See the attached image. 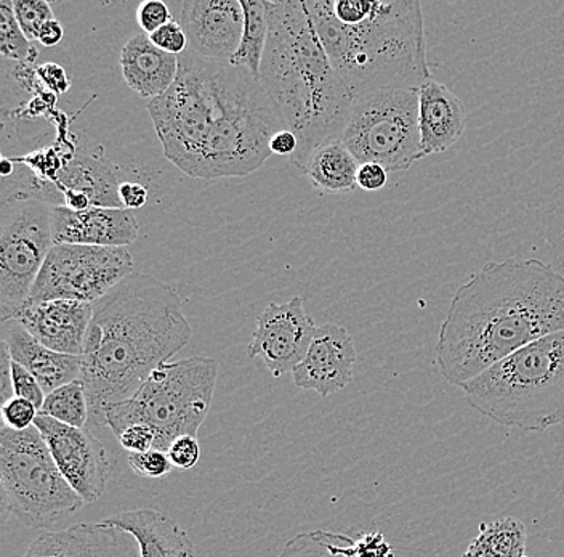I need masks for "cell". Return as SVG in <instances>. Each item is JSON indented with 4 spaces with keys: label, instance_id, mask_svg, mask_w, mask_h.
I'll list each match as a JSON object with an SVG mask.
<instances>
[{
    "label": "cell",
    "instance_id": "obj_1",
    "mask_svg": "<svg viewBox=\"0 0 564 557\" xmlns=\"http://www.w3.org/2000/svg\"><path fill=\"white\" fill-rule=\"evenodd\" d=\"M178 62L172 89L148 104L165 160L200 180L259 171L284 129L259 77L189 52Z\"/></svg>",
    "mask_w": 564,
    "mask_h": 557
},
{
    "label": "cell",
    "instance_id": "obj_2",
    "mask_svg": "<svg viewBox=\"0 0 564 557\" xmlns=\"http://www.w3.org/2000/svg\"><path fill=\"white\" fill-rule=\"evenodd\" d=\"M564 331V275L541 259L491 260L451 299L436 342L441 376L462 387L531 342Z\"/></svg>",
    "mask_w": 564,
    "mask_h": 557
},
{
    "label": "cell",
    "instance_id": "obj_3",
    "mask_svg": "<svg viewBox=\"0 0 564 557\" xmlns=\"http://www.w3.org/2000/svg\"><path fill=\"white\" fill-rule=\"evenodd\" d=\"M91 306L79 378L90 411L88 431L105 428L106 408L135 396L193 336L182 299L153 275L133 271Z\"/></svg>",
    "mask_w": 564,
    "mask_h": 557
},
{
    "label": "cell",
    "instance_id": "obj_4",
    "mask_svg": "<svg viewBox=\"0 0 564 557\" xmlns=\"http://www.w3.org/2000/svg\"><path fill=\"white\" fill-rule=\"evenodd\" d=\"M270 33L260 83L284 129L295 133L291 161L303 172L323 144L340 140L355 97L335 73L306 2H267Z\"/></svg>",
    "mask_w": 564,
    "mask_h": 557
},
{
    "label": "cell",
    "instance_id": "obj_5",
    "mask_svg": "<svg viewBox=\"0 0 564 557\" xmlns=\"http://www.w3.org/2000/svg\"><path fill=\"white\" fill-rule=\"evenodd\" d=\"M306 7L352 97L382 89L419 90L432 79L417 0H310Z\"/></svg>",
    "mask_w": 564,
    "mask_h": 557
},
{
    "label": "cell",
    "instance_id": "obj_6",
    "mask_svg": "<svg viewBox=\"0 0 564 557\" xmlns=\"http://www.w3.org/2000/svg\"><path fill=\"white\" fill-rule=\"evenodd\" d=\"M486 418L527 432L564 422V331L524 345L460 387Z\"/></svg>",
    "mask_w": 564,
    "mask_h": 557
},
{
    "label": "cell",
    "instance_id": "obj_7",
    "mask_svg": "<svg viewBox=\"0 0 564 557\" xmlns=\"http://www.w3.org/2000/svg\"><path fill=\"white\" fill-rule=\"evenodd\" d=\"M218 369L212 357L162 363L135 396L106 408L105 428L118 439L129 426L148 425L156 432V449L164 451L178 437H197L209 416Z\"/></svg>",
    "mask_w": 564,
    "mask_h": 557
},
{
    "label": "cell",
    "instance_id": "obj_8",
    "mask_svg": "<svg viewBox=\"0 0 564 557\" xmlns=\"http://www.w3.org/2000/svg\"><path fill=\"white\" fill-rule=\"evenodd\" d=\"M2 519L13 516L30 528H51L83 510L39 429H0Z\"/></svg>",
    "mask_w": 564,
    "mask_h": 557
},
{
    "label": "cell",
    "instance_id": "obj_9",
    "mask_svg": "<svg viewBox=\"0 0 564 557\" xmlns=\"http://www.w3.org/2000/svg\"><path fill=\"white\" fill-rule=\"evenodd\" d=\"M340 142L359 164L408 171L422 160L419 90L382 89L355 98Z\"/></svg>",
    "mask_w": 564,
    "mask_h": 557
},
{
    "label": "cell",
    "instance_id": "obj_10",
    "mask_svg": "<svg viewBox=\"0 0 564 557\" xmlns=\"http://www.w3.org/2000/svg\"><path fill=\"white\" fill-rule=\"evenodd\" d=\"M52 207L41 200L0 204V320L13 319L28 304L48 253Z\"/></svg>",
    "mask_w": 564,
    "mask_h": 557
},
{
    "label": "cell",
    "instance_id": "obj_11",
    "mask_svg": "<svg viewBox=\"0 0 564 557\" xmlns=\"http://www.w3.org/2000/svg\"><path fill=\"white\" fill-rule=\"evenodd\" d=\"M130 274L133 259L127 248L53 245L28 304L59 299L95 304Z\"/></svg>",
    "mask_w": 564,
    "mask_h": 557
},
{
    "label": "cell",
    "instance_id": "obj_12",
    "mask_svg": "<svg viewBox=\"0 0 564 557\" xmlns=\"http://www.w3.org/2000/svg\"><path fill=\"white\" fill-rule=\"evenodd\" d=\"M34 426L74 492L86 504L97 502L105 493L111 471L104 443L88 429L63 425L47 415L39 414Z\"/></svg>",
    "mask_w": 564,
    "mask_h": 557
},
{
    "label": "cell",
    "instance_id": "obj_13",
    "mask_svg": "<svg viewBox=\"0 0 564 557\" xmlns=\"http://www.w3.org/2000/svg\"><path fill=\"white\" fill-rule=\"evenodd\" d=\"M317 326L306 313L305 299L295 296L284 304H270L257 320L247 347L250 360L260 357L274 378L297 368L315 338Z\"/></svg>",
    "mask_w": 564,
    "mask_h": 557
},
{
    "label": "cell",
    "instance_id": "obj_14",
    "mask_svg": "<svg viewBox=\"0 0 564 557\" xmlns=\"http://www.w3.org/2000/svg\"><path fill=\"white\" fill-rule=\"evenodd\" d=\"M180 24L188 38L189 54L231 62L245 33V9L239 0H186Z\"/></svg>",
    "mask_w": 564,
    "mask_h": 557
},
{
    "label": "cell",
    "instance_id": "obj_15",
    "mask_svg": "<svg viewBox=\"0 0 564 557\" xmlns=\"http://www.w3.org/2000/svg\"><path fill=\"white\" fill-rule=\"evenodd\" d=\"M356 358L355 342L344 326L321 324L305 357L292 372L295 386L323 398L334 396L351 383Z\"/></svg>",
    "mask_w": 564,
    "mask_h": 557
},
{
    "label": "cell",
    "instance_id": "obj_16",
    "mask_svg": "<svg viewBox=\"0 0 564 557\" xmlns=\"http://www.w3.org/2000/svg\"><path fill=\"white\" fill-rule=\"evenodd\" d=\"M51 216L55 245L127 248L139 238V222L133 211L97 206L73 211L66 206H53Z\"/></svg>",
    "mask_w": 564,
    "mask_h": 557
},
{
    "label": "cell",
    "instance_id": "obj_17",
    "mask_svg": "<svg viewBox=\"0 0 564 557\" xmlns=\"http://www.w3.org/2000/svg\"><path fill=\"white\" fill-rule=\"evenodd\" d=\"M23 557H141V553L129 532L101 521L45 532Z\"/></svg>",
    "mask_w": 564,
    "mask_h": 557
},
{
    "label": "cell",
    "instance_id": "obj_18",
    "mask_svg": "<svg viewBox=\"0 0 564 557\" xmlns=\"http://www.w3.org/2000/svg\"><path fill=\"white\" fill-rule=\"evenodd\" d=\"M13 319L45 347L80 357L88 326L94 319V306L66 299L37 302L24 306Z\"/></svg>",
    "mask_w": 564,
    "mask_h": 557
},
{
    "label": "cell",
    "instance_id": "obj_19",
    "mask_svg": "<svg viewBox=\"0 0 564 557\" xmlns=\"http://www.w3.org/2000/svg\"><path fill=\"white\" fill-rule=\"evenodd\" d=\"M118 168L106 158L100 144L84 142L77 144L73 158L63 169L55 186L65 200L66 193L87 196L91 206L123 210Z\"/></svg>",
    "mask_w": 564,
    "mask_h": 557
},
{
    "label": "cell",
    "instance_id": "obj_20",
    "mask_svg": "<svg viewBox=\"0 0 564 557\" xmlns=\"http://www.w3.org/2000/svg\"><path fill=\"white\" fill-rule=\"evenodd\" d=\"M467 126L464 104L435 79L419 89V127L423 158L444 153L457 143Z\"/></svg>",
    "mask_w": 564,
    "mask_h": 557
},
{
    "label": "cell",
    "instance_id": "obj_21",
    "mask_svg": "<svg viewBox=\"0 0 564 557\" xmlns=\"http://www.w3.org/2000/svg\"><path fill=\"white\" fill-rule=\"evenodd\" d=\"M2 342L13 362L26 368L41 383L45 394L80 378V357L45 347L15 319L2 322Z\"/></svg>",
    "mask_w": 564,
    "mask_h": 557
},
{
    "label": "cell",
    "instance_id": "obj_22",
    "mask_svg": "<svg viewBox=\"0 0 564 557\" xmlns=\"http://www.w3.org/2000/svg\"><path fill=\"white\" fill-rule=\"evenodd\" d=\"M104 521L129 532L139 543L141 557H197L188 532L161 511H123Z\"/></svg>",
    "mask_w": 564,
    "mask_h": 557
},
{
    "label": "cell",
    "instance_id": "obj_23",
    "mask_svg": "<svg viewBox=\"0 0 564 557\" xmlns=\"http://www.w3.org/2000/svg\"><path fill=\"white\" fill-rule=\"evenodd\" d=\"M123 81L140 97L154 98L167 94L178 77V56L161 51L147 34H137L121 52Z\"/></svg>",
    "mask_w": 564,
    "mask_h": 557
},
{
    "label": "cell",
    "instance_id": "obj_24",
    "mask_svg": "<svg viewBox=\"0 0 564 557\" xmlns=\"http://www.w3.org/2000/svg\"><path fill=\"white\" fill-rule=\"evenodd\" d=\"M359 162L340 140L323 144L306 162L303 174L315 189L330 195L348 193L358 186Z\"/></svg>",
    "mask_w": 564,
    "mask_h": 557
},
{
    "label": "cell",
    "instance_id": "obj_25",
    "mask_svg": "<svg viewBox=\"0 0 564 557\" xmlns=\"http://www.w3.org/2000/svg\"><path fill=\"white\" fill-rule=\"evenodd\" d=\"M528 532L523 522L514 517L482 524L478 537L460 557H529Z\"/></svg>",
    "mask_w": 564,
    "mask_h": 557
},
{
    "label": "cell",
    "instance_id": "obj_26",
    "mask_svg": "<svg viewBox=\"0 0 564 557\" xmlns=\"http://www.w3.org/2000/svg\"><path fill=\"white\" fill-rule=\"evenodd\" d=\"M241 3L245 9V33L238 52L229 63L247 69L260 79V68L270 33L268 7L263 0H242Z\"/></svg>",
    "mask_w": 564,
    "mask_h": 557
},
{
    "label": "cell",
    "instance_id": "obj_27",
    "mask_svg": "<svg viewBox=\"0 0 564 557\" xmlns=\"http://www.w3.org/2000/svg\"><path fill=\"white\" fill-rule=\"evenodd\" d=\"M39 414L51 416L56 421L73 428L87 429L90 411H88L87 393L83 381H73L47 394Z\"/></svg>",
    "mask_w": 564,
    "mask_h": 557
},
{
    "label": "cell",
    "instance_id": "obj_28",
    "mask_svg": "<svg viewBox=\"0 0 564 557\" xmlns=\"http://www.w3.org/2000/svg\"><path fill=\"white\" fill-rule=\"evenodd\" d=\"M0 54L12 62L35 65L37 47L24 36L13 12L12 0H0Z\"/></svg>",
    "mask_w": 564,
    "mask_h": 557
},
{
    "label": "cell",
    "instance_id": "obj_29",
    "mask_svg": "<svg viewBox=\"0 0 564 557\" xmlns=\"http://www.w3.org/2000/svg\"><path fill=\"white\" fill-rule=\"evenodd\" d=\"M341 534L315 531L289 539L278 557H350L341 551Z\"/></svg>",
    "mask_w": 564,
    "mask_h": 557
},
{
    "label": "cell",
    "instance_id": "obj_30",
    "mask_svg": "<svg viewBox=\"0 0 564 557\" xmlns=\"http://www.w3.org/2000/svg\"><path fill=\"white\" fill-rule=\"evenodd\" d=\"M12 3L18 24L31 42L37 41L41 28L55 19L51 3L45 0H12Z\"/></svg>",
    "mask_w": 564,
    "mask_h": 557
},
{
    "label": "cell",
    "instance_id": "obj_31",
    "mask_svg": "<svg viewBox=\"0 0 564 557\" xmlns=\"http://www.w3.org/2000/svg\"><path fill=\"white\" fill-rule=\"evenodd\" d=\"M127 461L135 474L147 479L167 478L174 469V464L169 460L167 451L159 449L129 453Z\"/></svg>",
    "mask_w": 564,
    "mask_h": 557
},
{
    "label": "cell",
    "instance_id": "obj_32",
    "mask_svg": "<svg viewBox=\"0 0 564 557\" xmlns=\"http://www.w3.org/2000/svg\"><path fill=\"white\" fill-rule=\"evenodd\" d=\"M341 551L350 557H393L390 543L380 532H370L356 539L344 535Z\"/></svg>",
    "mask_w": 564,
    "mask_h": 557
},
{
    "label": "cell",
    "instance_id": "obj_33",
    "mask_svg": "<svg viewBox=\"0 0 564 557\" xmlns=\"http://www.w3.org/2000/svg\"><path fill=\"white\" fill-rule=\"evenodd\" d=\"M39 410L26 398L12 397L2 404L3 426L13 431H26L33 428Z\"/></svg>",
    "mask_w": 564,
    "mask_h": 557
},
{
    "label": "cell",
    "instance_id": "obj_34",
    "mask_svg": "<svg viewBox=\"0 0 564 557\" xmlns=\"http://www.w3.org/2000/svg\"><path fill=\"white\" fill-rule=\"evenodd\" d=\"M172 20L174 19H172L171 9L162 0H147V2H141L137 9V21L147 36L156 33Z\"/></svg>",
    "mask_w": 564,
    "mask_h": 557
},
{
    "label": "cell",
    "instance_id": "obj_35",
    "mask_svg": "<svg viewBox=\"0 0 564 557\" xmlns=\"http://www.w3.org/2000/svg\"><path fill=\"white\" fill-rule=\"evenodd\" d=\"M12 383L13 394L15 397L26 398L31 404L35 405L39 411H41L42 405L45 401V390L42 389L41 383L28 372L26 368L20 365V363L13 362L12 360Z\"/></svg>",
    "mask_w": 564,
    "mask_h": 557
},
{
    "label": "cell",
    "instance_id": "obj_36",
    "mask_svg": "<svg viewBox=\"0 0 564 557\" xmlns=\"http://www.w3.org/2000/svg\"><path fill=\"white\" fill-rule=\"evenodd\" d=\"M150 39L158 49L167 54L180 56L188 51V38H186L185 30L175 20L151 34Z\"/></svg>",
    "mask_w": 564,
    "mask_h": 557
},
{
    "label": "cell",
    "instance_id": "obj_37",
    "mask_svg": "<svg viewBox=\"0 0 564 557\" xmlns=\"http://www.w3.org/2000/svg\"><path fill=\"white\" fill-rule=\"evenodd\" d=\"M167 454L174 468L182 469V471L193 469L200 460V447L197 437H178L169 446Z\"/></svg>",
    "mask_w": 564,
    "mask_h": 557
},
{
    "label": "cell",
    "instance_id": "obj_38",
    "mask_svg": "<svg viewBox=\"0 0 564 557\" xmlns=\"http://www.w3.org/2000/svg\"><path fill=\"white\" fill-rule=\"evenodd\" d=\"M118 442L129 453H141V451L156 449L158 436L148 425H133L122 431Z\"/></svg>",
    "mask_w": 564,
    "mask_h": 557
},
{
    "label": "cell",
    "instance_id": "obj_39",
    "mask_svg": "<svg viewBox=\"0 0 564 557\" xmlns=\"http://www.w3.org/2000/svg\"><path fill=\"white\" fill-rule=\"evenodd\" d=\"M37 77L39 83L42 84L45 90L58 95L66 94L70 87V77L66 69L63 68L58 63H44V65H37Z\"/></svg>",
    "mask_w": 564,
    "mask_h": 557
},
{
    "label": "cell",
    "instance_id": "obj_40",
    "mask_svg": "<svg viewBox=\"0 0 564 557\" xmlns=\"http://www.w3.org/2000/svg\"><path fill=\"white\" fill-rule=\"evenodd\" d=\"M388 174L390 172L383 165L376 164V162H365V164H359L356 183L365 192H380L387 186Z\"/></svg>",
    "mask_w": 564,
    "mask_h": 557
},
{
    "label": "cell",
    "instance_id": "obj_41",
    "mask_svg": "<svg viewBox=\"0 0 564 557\" xmlns=\"http://www.w3.org/2000/svg\"><path fill=\"white\" fill-rule=\"evenodd\" d=\"M148 196L150 193L141 183L122 182L121 189H119V199H121L123 210H141L148 203Z\"/></svg>",
    "mask_w": 564,
    "mask_h": 557
},
{
    "label": "cell",
    "instance_id": "obj_42",
    "mask_svg": "<svg viewBox=\"0 0 564 557\" xmlns=\"http://www.w3.org/2000/svg\"><path fill=\"white\" fill-rule=\"evenodd\" d=\"M0 351H2L0 354V398H2V404H6L7 400L15 397L12 383V357H10L6 342H0Z\"/></svg>",
    "mask_w": 564,
    "mask_h": 557
},
{
    "label": "cell",
    "instance_id": "obj_43",
    "mask_svg": "<svg viewBox=\"0 0 564 557\" xmlns=\"http://www.w3.org/2000/svg\"><path fill=\"white\" fill-rule=\"evenodd\" d=\"M271 154H280V157L292 158L299 150V140L291 130L282 129L274 133L270 142Z\"/></svg>",
    "mask_w": 564,
    "mask_h": 557
},
{
    "label": "cell",
    "instance_id": "obj_44",
    "mask_svg": "<svg viewBox=\"0 0 564 557\" xmlns=\"http://www.w3.org/2000/svg\"><path fill=\"white\" fill-rule=\"evenodd\" d=\"M63 36H65V28L62 26L58 20L53 19L47 21L39 31L37 42L42 47H55L63 41Z\"/></svg>",
    "mask_w": 564,
    "mask_h": 557
},
{
    "label": "cell",
    "instance_id": "obj_45",
    "mask_svg": "<svg viewBox=\"0 0 564 557\" xmlns=\"http://www.w3.org/2000/svg\"><path fill=\"white\" fill-rule=\"evenodd\" d=\"M15 172V162L13 160H9V158L3 157L2 161H0V174H2L3 179L10 178V175Z\"/></svg>",
    "mask_w": 564,
    "mask_h": 557
}]
</instances>
